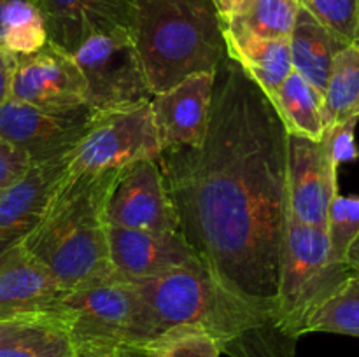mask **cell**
I'll use <instances>...</instances> for the list:
<instances>
[{"mask_svg":"<svg viewBox=\"0 0 359 357\" xmlns=\"http://www.w3.org/2000/svg\"><path fill=\"white\" fill-rule=\"evenodd\" d=\"M298 10L300 6L297 0H252L235 16L219 18L226 27L248 31L256 37L290 41Z\"/></svg>","mask_w":359,"mask_h":357,"instance_id":"obj_25","label":"cell"},{"mask_svg":"<svg viewBox=\"0 0 359 357\" xmlns=\"http://www.w3.org/2000/svg\"><path fill=\"white\" fill-rule=\"evenodd\" d=\"M30 164L28 158L21 150L0 139V191L18 181Z\"/></svg>","mask_w":359,"mask_h":357,"instance_id":"obj_30","label":"cell"},{"mask_svg":"<svg viewBox=\"0 0 359 357\" xmlns=\"http://www.w3.org/2000/svg\"><path fill=\"white\" fill-rule=\"evenodd\" d=\"M11 98L51 111L88 107L86 80L72 55L46 42L30 55H16Z\"/></svg>","mask_w":359,"mask_h":357,"instance_id":"obj_11","label":"cell"},{"mask_svg":"<svg viewBox=\"0 0 359 357\" xmlns=\"http://www.w3.org/2000/svg\"><path fill=\"white\" fill-rule=\"evenodd\" d=\"M86 80L91 111L126 107L153 98L130 31L95 35L72 52Z\"/></svg>","mask_w":359,"mask_h":357,"instance_id":"obj_8","label":"cell"},{"mask_svg":"<svg viewBox=\"0 0 359 357\" xmlns=\"http://www.w3.org/2000/svg\"><path fill=\"white\" fill-rule=\"evenodd\" d=\"M132 37L154 94L186 77L216 72L226 58L223 24L212 0H133Z\"/></svg>","mask_w":359,"mask_h":357,"instance_id":"obj_4","label":"cell"},{"mask_svg":"<svg viewBox=\"0 0 359 357\" xmlns=\"http://www.w3.org/2000/svg\"><path fill=\"white\" fill-rule=\"evenodd\" d=\"M359 234V196L337 195L326 219L330 254L335 261L346 262V255Z\"/></svg>","mask_w":359,"mask_h":357,"instance_id":"obj_27","label":"cell"},{"mask_svg":"<svg viewBox=\"0 0 359 357\" xmlns=\"http://www.w3.org/2000/svg\"><path fill=\"white\" fill-rule=\"evenodd\" d=\"M105 219L111 226L128 230L181 233L158 161L140 160L119 170L107 198Z\"/></svg>","mask_w":359,"mask_h":357,"instance_id":"obj_10","label":"cell"},{"mask_svg":"<svg viewBox=\"0 0 359 357\" xmlns=\"http://www.w3.org/2000/svg\"><path fill=\"white\" fill-rule=\"evenodd\" d=\"M114 350H86V352H76V357H112Z\"/></svg>","mask_w":359,"mask_h":357,"instance_id":"obj_35","label":"cell"},{"mask_svg":"<svg viewBox=\"0 0 359 357\" xmlns=\"http://www.w3.org/2000/svg\"><path fill=\"white\" fill-rule=\"evenodd\" d=\"M270 102L290 135L321 140L325 133L323 94L300 74L293 70L270 97Z\"/></svg>","mask_w":359,"mask_h":357,"instance_id":"obj_21","label":"cell"},{"mask_svg":"<svg viewBox=\"0 0 359 357\" xmlns=\"http://www.w3.org/2000/svg\"><path fill=\"white\" fill-rule=\"evenodd\" d=\"M316 21L342 38L359 44V0H297Z\"/></svg>","mask_w":359,"mask_h":357,"instance_id":"obj_26","label":"cell"},{"mask_svg":"<svg viewBox=\"0 0 359 357\" xmlns=\"http://www.w3.org/2000/svg\"><path fill=\"white\" fill-rule=\"evenodd\" d=\"M112 357H149L147 345H133V343H121L114 350Z\"/></svg>","mask_w":359,"mask_h":357,"instance_id":"obj_33","label":"cell"},{"mask_svg":"<svg viewBox=\"0 0 359 357\" xmlns=\"http://www.w3.org/2000/svg\"><path fill=\"white\" fill-rule=\"evenodd\" d=\"M223 35L228 58L237 63L269 98L293 72L290 41L256 37L226 24H223Z\"/></svg>","mask_w":359,"mask_h":357,"instance_id":"obj_19","label":"cell"},{"mask_svg":"<svg viewBox=\"0 0 359 357\" xmlns=\"http://www.w3.org/2000/svg\"><path fill=\"white\" fill-rule=\"evenodd\" d=\"M287 132L270 98L224 58L205 139L161 150L179 231L230 294L273 314L287 220Z\"/></svg>","mask_w":359,"mask_h":357,"instance_id":"obj_1","label":"cell"},{"mask_svg":"<svg viewBox=\"0 0 359 357\" xmlns=\"http://www.w3.org/2000/svg\"><path fill=\"white\" fill-rule=\"evenodd\" d=\"M353 270L330 254L326 230L298 223L287 214L280 244L273 314L293 338L305 335V322Z\"/></svg>","mask_w":359,"mask_h":357,"instance_id":"obj_5","label":"cell"},{"mask_svg":"<svg viewBox=\"0 0 359 357\" xmlns=\"http://www.w3.org/2000/svg\"><path fill=\"white\" fill-rule=\"evenodd\" d=\"M42 14L48 42L72 55L95 35L130 31L133 0H35Z\"/></svg>","mask_w":359,"mask_h":357,"instance_id":"obj_13","label":"cell"},{"mask_svg":"<svg viewBox=\"0 0 359 357\" xmlns=\"http://www.w3.org/2000/svg\"><path fill=\"white\" fill-rule=\"evenodd\" d=\"M132 282L139 304L126 343L149 345L172 329L195 328L230 357H294L297 338L276 315L228 293L200 261Z\"/></svg>","mask_w":359,"mask_h":357,"instance_id":"obj_2","label":"cell"},{"mask_svg":"<svg viewBox=\"0 0 359 357\" xmlns=\"http://www.w3.org/2000/svg\"><path fill=\"white\" fill-rule=\"evenodd\" d=\"M48 42L35 0H0V46L14 55H30Z\"/></svg>","mask_w":359,"mask_h":357,"instance_id":"obj_24","label":"cell"},{"mask_svg":"<svg viewBox=\"0 0 359 357\" xmlns=\"http://www.w3.org/2000/svg\"><path fill=\"white\" fill-rule=\"evenodd\" d=\"M107 241L112 272L128 280L153 279L200 261L181 233L128 230L107 224Z\"/></svg>","mask_w":359,"mask_h":357,"instance_id":"obj_15","label":"cell"},{"mask_svg":"<svg viewBox=\"0 0 359 357\" xmlns=\"http://www.w3.org/2000/svg\"><path fill=\"white\" fill-rule=\"evenodd\" d=\"M119 170L67 174L23 245L63 290L111 275L105 206Z\"/></svg>","mask_w":359,"mask_h":357,"instance_id":"obj_3","label":"cell"},{"mask_svg":"<svg viewBox=\"0 0 359 357\" xmlns=\"http://www.w3.org/2000/svg\"><path fill=\"white\" fill-rule=\"evenodd\" d=\"M137 304L132 280L111 273L65 290L51 312L67 324L76 352L114 350L128 340Z\"/></svg>","mask_w":359,"mask_h":357,"instance_id":"obj_7","label":"cell"},{"mask_svg":"<svg viewBox=\"0 0 359 357\" xmlns=\"http://www.w3.org/2000/svg\"><path fill=\"white\" fill-rule=\"evenodd\" d=\"M90 118V107L51 111L9 98L0 107V139L21 150L32 164L65 160Z\"/></svg>","mask_w":359,"mask_h":357,"instance_id":"obj_9","label":"cell"},{"mask_svg":"<svg viewBox=\"0 0 359 357\" xmlns=\"http://www.w3.org/2000/svg\"><path fill=\"white\" fill-rule=\"evenodd\" d=\"M307 332H333V335L359 338V273L351 272L305 322Z\"/></svg>","mask_w":359,"mask_h":357,"instance_id":"obj_23","label":"cell"},{"mask_svg":"<svg viewBox=\"0 0 359 357\" xmlns=\"http://www.w3.org/2000/svg\"><path fill=\"white\" fill-rule=\"evenodd\" d=\"M346 265L349 266L353 272L359 273V234H358L356 240L353 241V245L349 247V251H347Z\"/></svg>","mask_w":359,"mask_h":357,"instance_id":"obj_34","label":"cell"},{"mask_svg":"<svg viewBox=\"0 0 359 357\" xmlns=\"http://www.w3.org/2000/svg\"><path fill=\"white\" fill-rule=\"evenodd\" d=\"M356 125L358 121H347L325 128L321 140L337 167L347 163V161L358 160L359 150L356 146V139H354Z\"/></svg>","mask_w":359,"mask_h":357,"instance_id":"obj_29","label":"cell"},{"mask_svg":"<svg viewBox=\"0 0 359 357\" xmlns=\"http://www.w3.org/2000/svg\"><path fill=\"white\" fill-rule=\"evenodd\" d=\"M359 121V44H349L335 56L323 91L325 128Z\"/></svg>","mask_w":359,"mask_h":357,"instance_id":"obj_22","label":"cell"},{"mask_svg":"<svg viewBox=\"0 0 359 357\" xmlns=\"http://www.w3.org/2000/svg\"><path fill=\"white\" fill-rule=\"evenodd\" d=\"M252 0H212L214 7L221 18H230L244 10Z\"/></svg>","mask_w":359,"mask_h":357,"instance_id":"obj_32","label":"cell"},{"mask_svg":"<svg viewBox=\"0 0 359 357\" xmlns=\"http://www.w3.org/2000/svg\"><path fill=\"white\" fill-rule=\"evenodd\" d=\"M151 100L126 107L91 111L90 122L67 156V174L121 170L140 160H160Z\"/></svg>","mask_w":359,"mask_h":357,"instance_id":"obj_6","label":"cell"},{"mask_svg":"<svg viewBox=\"0 0 359 357\" xmlns=\"http://www.w3.org/2000/svg\"><path fill=\"white\" fill-rule=\"evenodd\" d=\"M0 357H76L65 322L53 312L0 321Z\"/></svg>","mask_w":359,"mask_h":357,"instance_id":"obj_18","label":"cell"},{"mask_svg":"<svg viewBox=\"0 0 359 357\" xmlns=\"http://www.w3.org/2000/svg\"><path fill=\"white\" fill-rule=\"evenodd\" d=\"M65 293L23 244L0 252V321L51 312Z\"/></svg>","mask_w":359,"mask_h":357,"instance_id":"obj_17","label":"cell"},{"mask_svg":"<svg viewBox=\"0 0 359 357\" xmlns=\"http://www.w3.org/2000/svg\"><path fill=\"white\" fill-rule=\"evenodd\" d=\"M14 66H16V55L0 46V107L11 98Z\"/></svg>","mask_w":359,"mask_h":357,"instance_id":"obj_31","label":"cell"},{"mask_svg":"<svg viewBox=\"0 0 359 357\" xmlns=\"http://www.w3.org/2000/svg\"><path fill=\"white\" fill-rule=\"evenodd\" d=\"M337 172L323 140L287 133V214L298 223L326 230L330 205L339 195Z\"/></svg>","mask_w":359,"mask_h":357,"instance_id":"obj_12","label":"cell"},{"mask_svg":"<svg viewBox=\"0 0 359 357\" xmlns=\"http://www.w3.org/2000/svg\"><path fill=\"white\" fill-rule=\"evenodd\" d=\"M149 357H219L221 349L202 329L179 328L147 345Z\"/></svg>","mask_w":359,"mask_h":357,"instance_id":"obj_28","label":"cell"},{"mask_svg":"<svg viewBox=\"0 0 359 357\" xmlns=\"http://www.w3.org/2000/svg\"><path fill=\"white\" fill-rule=\"evenodd\" d=\"M65 175L67 158L30 164L18 181L0 191V252L23 244L39 226Z\"/></svg>","mask_w":359,"mask_h":357,"instance_id":"obj_16","label":"cell"},{"mask_svg":"<svg viewBox=\"0 0 359 357\" xmlns=\"http://www.w3.org/2000/svg\"><path fill=\"white\" fill-rule=\"evenodd\" d=\"M212 91L214 72H200L151 98V112L161 150L196 147L203 142Z\"/></svg>","mask_w":359,"mask_h":357,"instance_id":"obj_14","label":"cell"},{"mask_svg":"<svg viewBox=\"0 0 359 357\" xmlns=\"http://www.w3.org/2000/svg\"><path fill=\"white\" fill-rule=\"evenodd\" d=\"M346 46L349 44L300 7L290 35L291 63L294 72L309 80L321 94L328 83L333 59Z\"/></svg>","mask_w":359,"mask_h":357,"instance_id":"obj_20","label":"cell"}]
</instances>
